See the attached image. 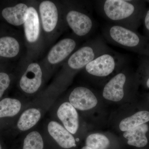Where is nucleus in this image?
<instances>
[{
    "label": "nucleus",
    "instance_id": "6",
    "mask_svg": "<svg viewBox=\"0 0 149 149\" xmlns=\"http://www.w3.org/2000/svg\"><path fill=\"white\" fill-rule=\"evenodd\" d=\"M42 75L40 65L35 62L29 64L19 81L21 90L28 94L37 92L42 85Z\"/></svg>",
    "mask_w": 149,
    "mask_h": 149
},
{
    "label": "nucleus",
    "instance_id": "5",
    "mask_svg": "<svg viewBox=\"0 0 149 149\" xmlns=\"http://www.w3.org/2000/svg\"><path fill=\"white\" fill-rule=\"evenodd\" d=\"M128 69L124 67L122 71L116 73L106 84L102 92L104 98L113 102L120 101L123 99L125 88L130 78Z\"/></svg>",
    "mask_w": 149,
    "mask_h": 149
},
{
    "label": "nucleus",
    "instance_id": "27",
    "mask_svg": "<svg viewBox=\"0 0 149 149\" xmlns=\"http://www.w3.org/2000/svg\"><path fill=\"white\" fill-rule=\"evenodd\" d=\"M146 1L147 3H148L149 4V0H148V1Z\"/></svg>",
    "mask_w": 149,
    "mask_h": 149
},
{
    "label": "nucleus",
    "instance_id": "13",
    "mask_svg": "<svg viewBox=\"0 0 149 149\" xmlns=\"http://www.w3.org/2000/svg\"><path fill=\"white\" fill-rule=\"evenodd\" d=\"M23 25L26 40L29 43L36 42L40 36V23L38 12L33 7H29L28 14Z\"/></svg>",
    "mask_w": 149,
    "mask_h": 149
},
{
    "label": "nucleus",
    "instance_id": "1",
    "mask_svg": "<svg viewBox=\"0 0 149 149\" xmlns=\"http://www.w3.org/2000/svg\"><path fill=\"white\" fill-rule=\"evenodd\" d=\"M94 3L98 12L111 23L135 31L142 24L147 9L146 1L142 0H98Z\"/></svg>",
    "mask_w": 149,
    "mask_h": 149
},
{
    "label": "nucleus",
    "instance_id": "12",
    "mask_svg": "<svg viewBox=\"0 0 149 149\" xmlns=\"http://www.w3.org/2000/svg\"><path fill=\"white\" fill-rule=\"evenodd\" d=\"M29 11V7L24 3H19L14 6L6 8L2 11V15L6 21L14 26L24 24Z\"/></svg>",
    "mask_w": 149,
    "mask_h": 149
},
{
    "label": "nucleus",
    "instance_id": "16",
    "mask_svg": "<svg viewBox=\"0 0 149 149\" xmlns=\"http://www.w3.org/2000/svg\"><path fill=\"white\" fill-rule=\"evenodd\" d=\"M20 50V45L14 37H4L0 38V56L11 58L17 56Z\"/></svg>",
    "mask_w": 149,
    "mask_h": 149
},
{
    "label": "nucleus",
    "instance_id": "3",
    "mask_svg": "<svg viewBox=\"0 0 149 149\" xmlns=\"http://www.w3.org/2000/svg\"><path fill=\"white\" fill-rule=\"evenodd\" d=\"M124 56L112 49L101 54L86 66V72L93 77L105 78L127 65Z\"/></svg>",
    "mask_w": 149,
    "mask_h": 149
},
{
    "label": "nucleus",
    "instance_id": "2",
    "mask_svg": "<svg viewBox=\"0 0 149 149\" xmlns=\"http://www.w3.org/2000/svg\"><path fill=\"white\" fill-rule=\"evenodd\" d=\"M102 32L104 39L110 44L149 57V39L137 31L109 23L104 25Z\"/></svg>",
    "mask_w": 149,
    "mask_h": 149
},
{
    "label": "nucleus",
    "instance_id": "22",
    "mask_svg": "<svg viewBox=\"0 0 149 149\" xmlns=\"http://www.w3.org/2000/svg\"><path fill=\"white\" fill-rule=\"evenodd\" d=\"M10 78L5 72H0V98L3 95L10 84Z\"/></svg>",
    "mask_w": 149,
    "mask_h": 149
},
{
    "label": "nucleus",
    "instance_id": "21",
    "mask_svg": "<svg viewBox=\"0 0 149 149\" xmlns=\"http://www.w3.org/2000/svg\"><path fill=\"white\" fill-rule=\"evenodd\" d=\"M140 58L138 73L141 77H144L145 85L149 88V57L141 56Z\"/></svg>",
    "mask_w": 149,
    "mask_h": 149
},
{
    "label": "nucleus",
    "instance_id": "24",
    "mask_svg": "<svg viewBox=\"0 0 149 149\" xmlns=\"http://www.w3.org/2000/svg\"><path fill=\"white\" fill-rule=\"evenodd\" d=\"M81 149H91V148H89V147L86 146H84Z\"/></svg>",
    "mask_w": 149,
    "mask_h": 149
},
{
    "label": "nucleus",
    "instance_id": "17",
    "mask_svg": "<svg viewBox=\"0 0 149 149\" xmlns=\"http://www.w3.org/2000/svg\"><path fill=\"white\" fill-rule=\"evenodd\" d=\"M148 121L149 111H142L123 119L119 124V128L121 131H128Z\"/></svg>",
    "mask_w": 149,
    "mask_h": 149
},
{
    "label": "nucleus",
    "instance_id": "4",
    "mask_svg": "<svg viewBox=\"0 0 149 149\" xmlns=\"http://www.w3.org/2000/svg\"><path fill=\"white\" fill-rule=\"evenodd\" d=\"M65 10V19L75 36L85 38L91 35L95 27V22L90 9L68 4Z\"/></svg>",
    "mask_w": 149,
    "mask_h": 149
},
{
    "label": "nucleus",
    "instance_id": "15",
    "mask_svg": "<svg viewBox=\"0 0 149 149\" xmlns=\"http://www.w3.org/2000/svg\"><path fill=\"white\" fill-rule=\"evenodd\" d=\"M41 117L39 109H29L25 110L19 117L17 123V128L21 131H26L36 125Z\"/></svg>",
    "mask_w": 149,
    "mask_h": 149
},
{
    "label": "nucleus",
    "instance_id": "14",
    "mask_svg": "<svg viewBox=\"0 0 149 149\" xmlns=\"http://www.w3.org/2000/svg\"><path fill=\"white\" fill-rule=\"evenodd\" d=\"M148 129V126L145 123L125 131L123 136L128 140L127 143L129 146L138 148H143L148 144L146 134Z\"/></svg>",
    "mask_w": 149,
    "mask_h": 149
},
{
    "label": "nucleus",
    "instance_id": "23",
    "mask_svg": "<svg viewBox=\"0 0 149 149\" xmlns=\"http://www.w3.org/2000/svg\"><path fill=\"white\" fill-rule=\"evenodd\" d=\"M142 23L143 25L144 35L149 39V8H147L145 12Z\"/></svg>",
    "mask_w": 149,
    "mask_h": 149
},
{
    "label": "nucleus",
    "instance_id": "10",
    "mask_svg": "<svg viewBox=\"0 0 149 149\" xmlns=\"http://www.w3.org/2000/svg\"><path fill=\"white\" fill-rule=\"evenodd\" d=\"M58 117L64 125V128L72 134L77 132L79 128V118L76 109L70 103L65 102L58 108Z\"/></svg>",
    "mask_w": 149,
    "mask_h": 149
},
{
    "label": "nucleus",
    "instance_id": "7",
    "mask_svg": "<svg viewBox=\"0 0 149 149\" xmlns=\"http://www.w3.org/2000/svg\"><path fill=\"white\" fill-rule=\"evenodd\" d=\"M77 45V40L73 37L64 38L56 43L51 49L47 55L50 64H57L67 58L75 51Z\"/></svg>",
    "mask_w": 149,
    "mask_h": 149
},
{
    "label": "nucleus",
    "instance_id": "19",
    "mask_svg": "<svg viewBox=\"0 0 149 149\" xmlns=\"http://www.w3.org/2000/svg\"><path fill=\"white\" fill-rule=\"evenodd\" d=\"M85 145L92 149H109L110 146V141L103 134L94 133L87 137Z\"/></svg>",
    "mask_w": 149,
    "mask_h": 149
},
{
    "label": "nucleus",
    "instance_id": "11",
    "mask_svg": "<svg viewBox=\"0 0 149 149\" xmlns=\"http://www.w3.org/2000/svg\"><path fill=\"white\" fill-rule=\"evenodd\" d=\"M48 131L50 135L61 148L68 149L76 146V141L71 133L54 121L49 123Z\"/></svg>",
    "mask_w": 149,
    "mask_h": 149
},
{
    "label": "nucleus",
    "instance_id": "8",
    "mask_svg": "<svg viewBox=\"0 0 149 149\" xmlns=\"http://www.w3.org/2000/svg\"><path fill=\"white\" fill-rule=\"evenodd\" d=\"M69 100L74 108L81 111L92 109L97 105L98 102L93 92L84 87L74 88L70 95Z\"/></svg>",
    "mask_w": 149,
    "mask_h": 149
},
{
    "label": "nucleus",
    "instance_id": "9",
    "mask_svg": "<svg viewBox=\"0 0 149 149\" xmlns=\"http://www.w3.org/2000/svg\"><path fill=\"white\" fill-rule=\"evenodd\" d=\"M39 13L44 31L47 33L53 32L59 20V12L57 6L52 1H43L39 6Z\"/></svg>",
    "mask_w": 149,
    "mask_h": 149
},
{
    "label": "nucleus",
    "instance_id": "20",
    "mask_svg": "<svg viewBox=\"0 0 149 149\" xmlns=\"http://www.w3.org/2000/svg\"><path fill=\"white\" fill-rule=\"evenodd\" d=\"M44 142L42 137L39 132H30L25 137L22 149H43Z\"/></svg>",
    "mask_w": 149,
    "mask_h": 149
},
{
    "label": "nucleus",
    "instance_id": "25",
    "mask_svg": "<svg viewBox=\"0 0 149 149\" xmlns=\"http://www.w3.org/2000/svg\"><path fill=\"white\" fill-rule=\"evenodd\" d=\"M75 141H77V142H78V141H80V139H78V138H77V139H75Z\"/></svg>",
    "mask_w": 149,
    "mask_h": 149
},
{
    "label": "nucleus",
    "instance_id": "18",
    "mask_svg": "<svg viewBox=\"0 0 149 149\" xmlns=\"http://www.w3.org/2000/svg\"><path fill=\"white\" fill-rule=\"evenodd\" d=\"M21 108V102L17 99H3L0 101V118L15 116L19 112Z\"/></svg>",
    "mask_w": 149,
    "mask_h": 149
},
{
    "label": "nucleus",
    "instance_id": "26",
    "mask_svg": "<svg viewBox=\"0 0 149 149\" xmlns=\"http://www.w3.org/2000/svg\"><path fill=\"white\" fill-rule=\"evenodd\" d=\"M0 149H2V146L1 143H0Z\"/></svg>",
    "mask_w": 149,
    "mask_h": 149
}]
</instances>
